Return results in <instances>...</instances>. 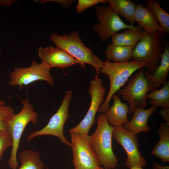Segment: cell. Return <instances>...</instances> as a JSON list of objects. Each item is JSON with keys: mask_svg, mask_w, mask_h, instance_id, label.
<instances>
[{"mask_svg": "<svg viewBox=\"0 0 169 169\" xmlns=\"http://www.w3.org/2000/svg\"><path fill=\"white\" fill-rule=\"evenodd\" d=\"M97 122L95 131L90 136H88L90 145L99 166L106 169L115 168L118 161L112 146L113 126L108 123L104 113L98 116Z\"/></svg>", "mask_w": 169, "mask_h": 169, "instance_id": "1", "label": "cell"}, {"mask_svg": "<svg viewBox=\"0 0 169 169\" xmlns=\"http://www.w3.org/2000/svg\"><path fill=\"white\" fill-rule=\"evenodd\" d=\"M50 39L57 48L65 51L80 62L84 69H85V64L92 65L96 72L95 77H98L104 62L93 53L92 49L84 45L80 37L79 31H74L70 34L64 35L53 33Z\"/></svg>", "mask_w": 169, "mask_h": 169, "instance_id": "2", "label": "cell"}, {"mask_svg": "<svg viewBox=\"0 0 169 169\" xmlns=\"http://www.w3.org/2000/svg\"><path fill=\"white\" fill-rule=\"evenodd\" d=\"M147 67V63L143 61H132L116 63L105 59L101 72L109 77L110 82V88L106 99L100 106L98 111L105 113L109 107L112 95L121 89L134 72L141 68Z\"/></svg>", "mask_w": 169, "mask_h": 169, "instance_id": "3", "label": "cell"}, {"mask_svg": "<svg viewBox=\"0 0 169 169\" xmlns=\"http://www.w3.org/2000/svg\"><path fill=\"white\" fill-rule=\"evenodd\" d=\"M161 33H150L145 31L143 37L133 49L132 61L146 62L147 71L151 74L158 66L164 50V43L161 38Z\"/></svg>", "mask_w": 169, "mask_h": 169, "instance_id": "4", "label": "cell"}, {"mask_svg": "<svg viewBox=\"0 0 169 169\" xmlns=\"http://www.w3.org/2000/svg\"><path fill=\"white\" fill-rule=\"evenodd\" d=\"M23 107L21 111L14 116L11 122L9 131L13 138V145L8 164L12 169L18 168L17 153L22 133L27 124L30 122L33 124L38 121V114L34 110L32 105L28 100L23 99L22 101Z\"/></svg>", "mask_w": 169, "mask_h": 169, "instance_id": "5", "label": "cell"}, {"mask_svg": "<svg viewBox=\"0 0 169 169\" xmlns=\"http://www.w3.org/2000/svg\"><path fill=\"white\" fill-rule=\"evenodd\" d=\"M145 70L143 68L140 69L138 73L128 79L123 88L118 91L119 94L129 104V115L132 114L137 107L144 109L147 105L146 95L151 90L149 83L144 74Z\"/></svg>", "mask_w": 169, "mask_h": 169, "instance_id": "6", "label": "cell"}, {"mask_svg": "<svg viewBox=\"0 0 169 169\" xmlns=\"http://www.w3.org/2000/svg\"><path fill=\"white\" fill-rule=\"evenodd\" d=\"M72 96L71 90L66 91L60 107L50 118L47 124L41 129L32 132L28 136L26 142L38 136L49 135L58 137L62 143L70 146V142L68 141L64 134V128L65 121L69 117V107Z\"/></svg>", "mask_w": 169, "mask_h": 169, "instance_id": "7", "label": "cell"}, {"mask_svg": "<svg viewBox=\"0 0 169 169\" xmlns=\"http://www.w3.org/2000/svg\"><path fill=\"white\" fill-rule=\"evenodd\" d=\"M50 69L43 63L33 60L28 67H15L9 74L8 84L11 87L18 86L21 90L23 85L42 80L53 86L54 79L50 74Z\"/></svg>", "mask_w": 169, "mask_h": 169, "instance_id": "8", "label": "cell"}, {"mask_svg": "<svg viewBox=\"0 0 169 169\" xmlns=\"http://www.w3.org/2000/svg\"><path fill=\"white\" fill-rule=\"evenodd\" d=\"M95 13L99 23L94 25L93 29L98 33L102 42L106 41L109 37L119 30L136 27L124 23L119 15L109 6L96 7Z\"/></svg>", "mask_w": 169, "mask_h": 169, "instance_id": "9", "label": "cell"}, {"mask_svg": "<svg viewBox=\"0 0 169 169\" xmlns=\"http://www.w3.org/2000/svg\"><path fill=\"white\" fill-rule=\"evenodd\" d=\"M70 133L74 169H96L100 166L90 145L88 135L75 132Z\"/></svg>", "mask_w": 169, "mask_h": 169, "instance_id": "10", "label": "cell"}, {"mask_svg": "<svg viewBox=\"0 0 169 169\" xmlns=\"http://www.w3.org/2000/svg\"><path fill=\"white\" fill-rule=\"evenodd\" d=\"M105 92L106 89L102 84L101 78L95 77L90 81L89 93L91 100L90 107L79 124L69 130L70 133L78 132L88 135L90 129L95 122L96 114L100 106L105 100L104 96Z\"/></svg>", "mask_w": 169, "mask_h": 169, "instance_id": "11", "label": "cell"}, {"mask_svg": "<svg viewBox=\"0 0 169 169\" xmlns=\"http://www.w3.org/2000/svg\"><path fill=\"white\" fill-rule=\"evenodd\" d=\"M112 136L126 153L127 157L125 163L126 167H142L146 165V160L139 151V144L136 135L127 131L122 126H113Z\"/></svg>", "mask_w": 169, "mask_h": 169, "instance_id": "12", "label": "cell"}, {"mask_svg": "<svg viewBox=\"0 0 169 169\" xmlns=\"http://www.w3.org/2000/svg\"><path fill=\"white\" fill-rule=\"evenodd\" d=\"M38 51L42 63L50 69L54 67L64 69L76 64H79L84 69L80 62L62 49L47 46L40 47Z\"/></svg>", "mask_w": 169, "mask_h": 169, "instance_id": "13", "label": "cell"}, {"mask_svg": "<svg viewBox=\"0 0 169 169\" xmlns=\"http://www.w3.org/2000/svg\"><path fill=\"white\" fill-rule=\"evenodd\" d=\"M157 110L156 107L153 106L146 110L137 107L131 121L122 126L127 131L135 135L141 132H147L150 130L147 124L148 118Z\"/></svg>", "mask_w": 169, "mask_h": 169, "instance_id": "14", "label": "cell"}, {"mask_svg": "<svg viewBox=\"0 0 169 169\" xmlns=\"http://www.w3.org/2000/svg\"><path fill=\"white\" fill-rule=\"evenodd\" d=\"M169 70V47L164 44V50L161 54V63L153 74L145 70L144 74L149 83L151 91L158 89L166 81Z\"/></svg>", "mask_w": 169, "mask_h": 169, "instance_id": "15", "label": "cell"}, {"mask_svg": "<svg viewBox=\"0 0 169 169\" xmlns=\"http://www.w3.org/2000/svg\"><path fill=\"white\" fill-rule=\"evenodd\" d=\"M114 104L105 113L109 124L113 127L122 126L129 122L127 114L129 107L126 103H122L120 96L114 94L112 96Z\"/></svg>", "mask_w": 169, "mask_h": 169, "instance_id": "16", "label": "cell"}, {"mask_svg": "<svg viewBox=\"0 0 169 169\" xmlns=\"http://www.w3.org/2000/svg\"><path fill=\"white\" fill-rule=\"evenodd\" d=\"M134 17L135 21L138 23V25L146 32L152 33L161 32L157 21L152 12L140 3L136 4Z\"/></svg>", "mask_w": 169, "mask_h": 169, "instance_id": "17", "label": "cell"}, {"mask_svg": "<svg viewBox=\"0 0 169 169\" xmlns=\"http://www.w3.org/2000/svg\"><path fill=\"white\" fill-rule=\"evenodd\" d=\"M145 31L139 26L133 28L125 29L121 33H116L111 37L112 44L130 46L134 48L143 37Z\"/></svg>", "mask_w": 169, "mask_h": 169, "instance_id": "18", "label": "cell"}, {"mask_svg": "<svg viewBox=\"0 0 169 169\" xmlns=\"http://www.w3.org/2000/svg\"><path fill=\"white\" fill-rule=\"evenodd\" d=\"M158 133L159 141L154 147L151 154L159 158L162 163L169 162V126L163 123H160Z\"/></svg>", "mask_w": 169, "mask_h": 169, "instance_id": "19", "label": "cell"}, {"mask_svg": "<svg viewBox=\"0 0 169 169\" xmlns=\"http://www.w3.org/2000/svg\"><path fill=\"white\" fill-rule=\"evenodd\" d=\"M109 6L114 11L124 17L129 24L134 25L136 4L131 0H108Z\"/></svg>", "mask_w": 169, "mask_h": 169, "instance_id": "20", "label": "cell"}, {"mask_svg": "<svg viewBox=\"0 0 169 169\" xmlns=\"http://www.w3.org/2000/svg\"><path fill=\"white\" fill-rule=\"evenodd\" d=\"M133 49L131 47L111 44L107 47L105 54L107 59L113 62H126L132 58Z\"/></svg>", "mask_w": 169, "mask_h": 169, "instance_id": "21", "label": "cell"}, {"mask_svg": "<svg viewBox=\"0 0 169 169\" xmlns=\"http://www.w3.org/2000/svg\"><path fill=\"white\" fill-rule=\"evenodd\" d=\"M146 7L152 12L160 28L161 33L169 34V14L160 6L159 1L156 0H148Z\"/></svg>", "mask_w": 169, "mask_h": 169, "instance_id": "22", "label": "cell"}, {"mask_svg": "<svg viewBox=\"0 0 169 169\" xmlns=\"http://www.w3.org/2000/svg\"><path fill=\"white\" fill-rule=\"evenodd\" d=\"M19 157L21 165L16 169H45L39 152L24 150L20 153Z\"/></svg>", "mask_w": 169, "mask_h": 169, "instance_id": "23", "label": "cell"}, {"mask_svg": "<svg viewBox=\"0 0 169 169\" xmlns=\"http://www.w3.org/2000/svg\"><path fill=\"white\" fill-rule=\"evenodd\" d=\"M149 104L155 107L169 108V81L167 80L160 89L151 91L146 95Z\"/></svg>", "mask_w": 169, "mask_h": 169, "instance_id": "24", "label": "cell"}, {"mask_svg": "<svg viewBox=\"0 0 169 169\" xmlns=\"http://www.w3.org/2000/svg\"><path fill=\"white\" fill-rule=\"evenodd\" d=\"M15 115L14 109L10 106L0 105V131H9L11 122Z\"/></svg>", "mask_w": 169, "mask_h": 169, "instance_id": "25", "label": "cell"}, {"mask_svg": "<svg viewBox=\"0 0 169 169\" xmlns=\"http://www.w3.org/2000/svg\"><path fill=\"white\" fill-rule=\"evenodd\" d=\"M13 138L9 131H0V162L5 151L12 146Z\"/></svg>", "mask_w": 169, "mask_h": 169, "instance_id": "26", "label": "cell"}, {"mask_svg": "<svg viewBox=\"0 0 169 169\" xmlns=\"http://www.w3.org/2000/svg\"><path fill=\"white\" fill-rule=\"evenodd\" d=\"M107 0H78L76 7V12L81 13L88 8L101 3L105 4Z\"/></svg>", "mask_w": 169, "mask_h": 169, "instance_id": "27", "label": "cell"}, {"mask_svg": "<svg viewBox=\"0 0 169 169\" xmlns=\"http://www.w3.org/2000/svg\"><path fill=\"white\" fill-rule=\"evenodd\" d=\"M158 113L165 121V124L169 126V108H163L159 111Z\"/></svg>", "mask_w": 169, "mask_h": 169, "instance_id": "28", "label": "cell"}, {"mask_svg": "<svg viewBox=\"0 0 169 169\" xmlns=\"http://www.w3.org/2000/svg\"><path fill=\"white\" fill-rule=\"evenodd\" d=\"M56 2L59 3L65 9L69 8L75 0H48Z\"/></svg>", "mask_w": 169, "mask_h": 169, "instance_id": "29", "label": "cell"}, {"mask_svg": "<svg viewBox=\"0 0 169 169\" xmlns=\"http://www.w3.org/2000/svg\"><path fill=\"white\" fill-rule=\"evenodd\" d=\"M153 169H169V166L161 165L155 162L153 163Z\"/></svg>", "mask_w": 169, "mask_h": 169, "instance_id": "30", "label": "cell"}, {"mask_svg": "<svg viewBox=\"0 0 169 169\" xmlns=\"http://www.w3.org/2000/svg\"><path fill=\"white\" fill-rule=\"evenodd\" d=\"M13 2L9 0H0V5L3 6H8Z\"/></svg>", "mask_w": 169, "mask_h": 169, "instance_id": "31", "label": "cell"}, {"mask_svg": "<svg viewBox=\"0 0 169 169\" xmlns=\"http://www.w3.org/2000/svg\"><path fill=\"white\" fill-rule=\"evenodd\" d=\"M130 169H144L142 167H131Z\"/></svg>", "mask_w": 169, "mask_h": 169, "instance_id": "32", "label": "cell"}, {"mask_svg": "<svg viewBox=\"0 0 169 169\" xmlns=\"http://www.w3.org/2000/svg\"><path fill=\"white\" fill-rule=\"evenodd\" d=\"M5 105V102L3 101L0 100V105Z\"/></svg>", "mask_w": 169, "mask_h": 169, "instance_id": "33", "label": "cell"}, {"mask_svg": "<svg viewBox=\"0 0 169 169\" xmlns=\"http://www.w3.org/2000/svg\"><path fill=\"white\" fill-rule=\"evenodd\" d=\"M96 169H106L102 167L99 166Z\"/></svg>", "mask_w": 169, "mask_h": 169, "instance_id": "34", "label": "cell"}, {"mask_svg": "<svg viewBox=\"0 0 169 169\" xmlns=\"http://www.w3.org/2000/svg\"><path fill=\"white\" fill-rule=\"evenodd\" d=\"M1 50L0 49V54H1Z\"/></svg>", "mask_w": 169, "mask_h": 169, "instance_id": "35", "label": "cell"}, {"mask_svg": "<svg viewBox=\"0 0 169 169\" xmlns=\"http://www.w3.org/2000/svg\"></svg>", "mask_w": 169, "mask_h": 169, "instance_id": "36", "label": "cell"}]
</instances>
